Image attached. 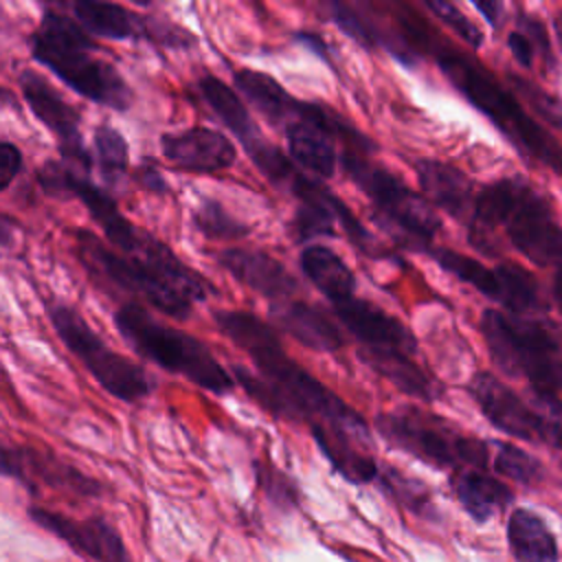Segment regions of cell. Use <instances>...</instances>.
<instances>
[{
  "label": "cell",
  "instance_id": "cell-1",
  "mask_svg": "<svg viewBox=\"0 0 562 562\" xmlns=\"http://www.w3.org/2000/svg\"><path fill=\"white\" fill-rule=\"evenodd\" d=\"M213 321L252 360L257 373L235 364L233 375L261 408L274 417L307 424L310 430L323 428L371 446L367 419L294 362L268 323L244 310H215Z\"/></svg>",
  "mask_w": 562,
  "mask_h": 562
},
{
  "label": "cell",
  "instance_id": "cell-2",
  "mask_svg": "<svg viewBox=\"0 0 562 562\" xmlns=\"http://www.w3.org/2000/svg\"><path fill=\"white\" fill-rule=\"evenodd\" d=\"M397 22L402 24L404 37L411 42V46L415 50L422 48L432 55L450 83L479 112H483L516 147L562 176V145H558L529 114H525L518 101L505 88H501L485 72V68L437 40L435 33L415 15L402 13Z\"/></svg>",
  "mask_w": 562,
  "mask_h": 562
},
{
  "label": "cell",
  "instance_id": "cell-3",
  "mask_svg": "<svg viewBox=\"0 0 562 562\" xmlns=\"http://www.w3.org/2000/svg\"><path fill=\"white\" fill-rule=\"evenodd\" d=\"M29 44L31 57L79 97L114 112L132 108L134 92L130 83L112 61L97 55L101 53L99 46L75 18L53 7L46 9Z\"/></svg>",
  "mask_w": 562,
  "mask_h": 562
},
{
  "label": "cell",
  "instance_id": "cell-4",
  "mask_svg": "<svg viewBox=\"0 0 562 562\" xmlns=\"http://www.w3.org/2000/svg\"><path fill=\"white\" fill-rule=\"evenodd\" d=\"M470 241L490 255L487 233L505 226L512 246L538 266L562 259V228L549 204L520 178H503L476 193L470 217Z\"/></svg>",
  "mask_w": 562,
  "mask_h": 562
},
{
  "label": "cell",
  "instance_id": "cell-5",
  "mask_svg": "<svg viewBox=\"0 0 562 562\" xmlns=\"http://www.w3.org/2000/svg\"><path fill=\"white\" fill-rule=\"evenodd\" d=\"M112 323L121 338L145 360L182 375L213 395H228L235 389L233 375L217 362L211 349L182 329L156 321L140 303L127 301L116 307Z\"/></svg>",
  "mask_w": 562,
  "mask_h": 562
},
{
  "label": "cell",
  "instance_id": "cell-6",
  "mask_svg": "<svg viewBox=\"0 0 562 562\" xmlns=\"http://www.w3.org/2000/svg\"><path fill=\"white\" fill-rule=\"evenodd\" d=\"M340 165L349 180L371 200L384 228L411 248L426 252L432 248L441 220L422 193H415L400 176L373 162L369 154L342 149Z\"/></svg>",
  "mask_w": 562,
  "mask_h": 562
},
{
  "label": "cell",
  "instance_id": "cell-7",
  "mask_svg": "<svg viewBox=\"0 0 562 562\" xmlns=\"http://www.w3.org/2000/svg\"><path fill=\"white\" fill-rule=\"evenodd\" d=\"M373 426L389 446L432 468L481 470L487 463V446L481 439L461 435L446 419L413 404L378 413Z\"/></svg>",
  "mask_w": 562,
  "mask_h": 562
},
{
  "label": "cell",
  "instance_id": "cell-8",
  "mask_svg": "<svg viewBox=\"0 0 562 562\" xmlns=\"http://www.w3.org/2000/svg\"><path fill=\"white\" fill-rule=\"evenodd\" d=\"M481 331L492 362L503 373L525 375L542 395L562 389V353L544 327L498 310H485Z\"/></svg>",
  "mask_w": 562,
  "mask_h": 562
},
{
  "label": "cell",
  "instance_id": "cell-9",
  "mask_svg": "<svg viewBox=\"0 0 562 562\" xmlns=\"http://www.w3.org/2000/svg\"><path fill=\"white\" fill-rule=\"evenodd\" d=\"M46 314L66 349L83 362L108 395L125 404H136L154 391V382L145 369L110 349L72 305L50 303Z\"/></svg>",
  "mask_w": 562,
  "mask_h": 562
},
{
  "label": "cell",
  "instance_id": "cell-10",
  "mask_svg": "<svg viewBox=\"0 0 562 562\" xmlns=\"http://www.w3.org/2000/svg\"><path fill=\"white\" fill-rule=\"evenodd\" d=\"M72 237L75 252L92 277L108 279V283L138 299H145L154 310L169 318H189L193 303L151 263L140 257H125L114 252L88 228H75Z\"/></svg>",
  "mask_w": 562,
  "mask_h": 562
},
{
  "label": "cell",
  "instance_id": "cell-11",
  "mask_svg": "<svg viewBox=\"0 0 562 562\" xmlns=\"http://www.w3.org/2000/svg\"><path fill=\"white\" fill-rule=\"evenodd\" d=\"M18 88L22 92L24 103L33 112V116L55 134L59 154L64 162L77 169L81 176H88L92 169V156L83 145V134L79 130L81 114L68 103L61 92L37 70L24 68L18 72Z\"/></svg>",
  "mask_w": 562,
  "mask_h": 562
},
{
  "label": "cell",
  "instance_id": "cell-12",
  "mask_svg": "<svg viewBox=\"0 0 562 562\" xmlns=\"http://www.w3.org/2000/svg\"><path fill=\"white\" fill-rule=\"evenodd\" d=\"M342 327L360 345V351H395L413 356L417 338L408 325L358 294L331 305Z\"/></svg>",
  "mask_w": 562,
  "mask_h": 562
},
{
  "label": "cell",
  "instance_id": "cell-13",
  "mask_svg": "<svg viewBox=\"0 0 562 562\" xmlns=\"http://www.w3.org/2000/svg\"><path fill=\"white\" fill-rule=\"evenodd\" d=\"M162 158L184 173H220L235 165V143L213 127H189L160 136Z\"/></svg>",
  "mask_w": 562,
  "mask_h": 562
},
{
  "label": "cell",
  "instance_id": "cell-14",
  "mask_svg": "<svg viewBox=\"0 0 562 562\" xmlns=\"http://www.w3.org/2000/svg\"><path fill=\"white\" fill-rule=\"evenodd\" d=\"M29 516L92 562H132L119 531L105 518L77 520L44 507H29Z\"/></svg>",
  "mask_w": 562,
  "mask_h": 562
},
{
  "label": "cell",
  "instance_id": "cell-15",
  "mask_svg": "<svg viewBox=\"0 0 562 562\" xmlns=\"http://www.w3.org/2000/svg\"><path fill=\"white\" fill-rule=\"evenodd\" d=\"M2 472L15 476L22 483L40 481L48 487L64 490L79 496H99L103 485L92 476L83 474L72 463H66L57 454L37 450V448H11L2 450Z\"/></svg>",
  "mask_w": 562,
  "mask_h": 562
},
{
  "label": "cell",
  "instance_id": "cell-16",
  "mask_svg": "<svg viewBox=\"0 0 562 562\" xmlns=\"http://www.w3.org/2000/svg\"><path fill=\"white\" fill-rule=\"evenodd\" d=\"M217 263L235 281L261 294L270 303L290 301L301 290L296 277L279 259L263 250L224 248L217 252Z\"/></svg>",
  "mask_w": 562,
  "mask_h": 562
},
{
  "label": "cell",
  "instance_id": "cell-17",
  "mask_svg": "<svg viewBox=\"0 0 562 562\" xmlns=\"http://www.w3.org/2000/svg\"><path fill=\"white\" fill-rule=\"evenodd\" d=\"M468 393L479 404L481 413L498 430L516 437L536 441L538 419L533 406H527L507 384L487 371H479L468 382Z\"/></svg>",
  "mask_w": 562,
  "mask_h": 562
},
{
  "label": "cell",
  "instance_id": "cell-18",
  "mask_svg": "<svg viewBox=\"0 0 562 562\" xmlns=\"http://www.w3.org/2000/svg\"><path fill=\"white\" fill-rule=\"evenodd\" d=\"M413 169L422 187V195L450 217L470 222L474 211V184L454 165L435 158H415Z\"/></svg>",
  "mask_w": 562,
  "mask_h": 562
},
{
  "label": "cell",
  "instance_id": "cell-19",
  "mask_svg": "<svg viewBox=\"0 0 562 562\" xmlns=\"http://www.w3.org/2000/svg\"><path fill=\"white\" fill-rule=\"evenodd\" d=\"M270 321L290 334L299 345L316 353H334L345 345L340 327L318 307L290 299L281 303H270Z\"/></svg>",
  "mask_w": 562,
  "mask_h": 562
},
{
  "label": "cell",
  "instance_id": "cell-20",
  "mask_svg": "<svg viewBox=\"0 0 562 562\" xmlns=\"http://www.w3.org/2000/svg\"><path fill=\"white\" fill-rule=\"evenodd\" d=\"M72 18L94 37L105 40H147V13H136L123 4L77 0L70 4Z\"/></svg>",
  "mask_w": 562,
  "mask_h": 562
},
{
  "label": "cell",
  "instance_id": "cell-21",
  "mask_svg": "<svg viewBox=\"0 0 562 562\" xmlns=\"http://www.w3.org/2000/svg\"><path fill=\"white\" fill-rule=\"evenodd\" d=\"M299 268L305 279L331 303L356 296V274L345 259L323 244H307L299 252Z\"/></svg>",
  "mask_w": 562,
  "mask_h": 562
},
{
  "label": "cell",
  "instance_id": "cell-22",
  "mask_svg": "<svg viewBox=\"0 0 562 562\" xmlns=\"http://www.w3.org/2000/svg\"><path fill=\"white\" fill-rule=\"evenodd\" d=\"M195 90L202 97V101L211 108V112L222 121V125L228 127V132L244 145V149L263 138L246 103L239 99L237 90L231 88L226 81L206 72L195 81Z\"/></svg>",
  "mask_w": 562,
  "mask_h": 562
},
{
  "label": "cell",
  "instance_id": "cell-23",
  "mask_svg": "<svg viewBox=\"0 0 562 562\" xmlns=\"http://www.w3.org/2000/svg\"><path fill=\"white\" fill-rule=\"evenodd\" d=\"M233 83L239 94L246 97V101L274 127L283 130L292 119L296 110V97H292L274 77L252 70V68H239L233 72Z\"/></svg>",
  "mask_w": 562,
  "mask_h": 562
},
{
  "label": "cell",
  "instance_id": "cell-24",
  "mask_svg": "<svg viewBox=\"0 0 562 562\" xmlns=\"http://www.w3.org/2000/svg\"><path fill=\"white\" fill-rule=\"evenodd\" d=\"M358 358L371 367L375 373L386 378L397 391L406 393L408 397L432 402L441 395V384H437L428 373L422 371L413 356L395 353V351H360Z\"/></svg>",
  "mask_w": 562,
  "mask_h": 562
},
{
  "label": "cell",
  "instance_id": "cell-25",
  "mask_svg": "<svg viewBox=\"0 0 562 562\" xmlns=\"http://www.w3.org/2000/svg\"><path fill=\"white\" fill-rule=\"evenodd\" d=\"M288 154L294 165L310 171L318 180H327L336 171V147L334 140L318 127L305 121H290L283 127Z\"/></svg>",
  "mask_w": 562,
  "mask_h": 562
},
{
  "label": "cell",
  "instance_id": "cell-26",
  "mask_svg": "<svg viewBox=\"0 0 562 562\" xmlns=\"http://www.w3.org/2000/svg\"><path fill=\"white\" fill-rule=\"evenodd\" d=\"M452 490L463 509L479 522L487 520L512 501V490L481 470H459L452 476Z\"/></svg>",
  "mask_w": 562,
  "mask_h": 562
},
{
  "label": "cell",
  "instance_id": "cell-27",
  "mask_svg": "<svg viewBox=\"0 0 562 562\" xmlns=\"http://www.w3.org/2000/svg\"><path fill=\"white\" fill-rule=\"evenodd\" d=\"M507 540L520 562H555L558 544L544 520L529 509H514L507 520Z\"/></svg>",
  "mask_w": 562,
  "mask_h": 562
},
{
  "label": "cell",
  "instance_id": "cell-28",
  "mask_svg": "<svg viewBox=\"0 0 562 562\" xmlns=\"http://www.w3.org/2000/svg\"><path fill=\"white\" fill-rule=\"evenodd\" d=\"M498 281V303H503L514 316L533 312L540 307L538 283L529 270L518 263H498L494 268Z\"/></svg>",
  "mask_w": 562,
  "mask_h": 562
},
{
  "label": "cell",
  "instance_id": "cell-29",
  "mask_svg": "<svg viewBox=\"0 0 562 562\" xmlns=\"http://www.w3.org/2000/svg\"><path fill=\"white\" fill-rule=\"evenodd\" d=\"M191 224L202 237L213 241H237L250 235V226L228 213V209L215 198H204L193 209Z\"/></svg>",
  "mask_w": 562,
  "mask_h": 562
},
{
  "label": "cell",
  "instance_id": "cell-30",
  "mask_svg": "<svg viewBox=\"0 0 562 562\" xmlns=\"http://www.w3.org/2000/svg\"><path fill=\"white\" fill-rule=\"evenodd\" d=\"M428 255L448 274H452L459 281L472 285L474 290H479L487 299H494V301L498 299V281H496L494 270H490L483 263H479L476 259H472L468 255H461L457 250H450V248H430Z\"/></svg>",
  "mask_w": 562,
  "mask_h": 562
},
{
  "label": "cell",
  "instance_id": "cell-31",
  "mask_svg": "<svg viewBox=\"0 0 562 562\" xmlns=\"http://www.w3.org/2000/svg\"><path fill=\"white\" fill-rule=\"evenodd\" d=\"M92 149H94V162L99 167L101 178L108 184L119 182L125 176L130 165V147L125 136L116 127L108 123H99L92 134Z\"/></svg>",
  "mask_w": 562,
  "mask_h": 562
},
{
  "label": "cell",
  "instance_id": "cell-32",
  "mask_svg": "<svg viewBox=\"0 0 562 562\" xmlns=\"http://www.w3.org/2000/svg\"><path fill=\"white\" fill-rule=\"evenodd\" d=\"M494 470L518 483H536L542 476V465L529 452L512 443H501L494 457Z\"/></svg>",
  "mask_w": 562,
  "mask_h": 562
},
{
  "label": "cell",
  "instance_id": "cell-33",
  "mask_svg": "<svg viewBox=\"0 0 562 562\" xmlns=\"http://www.w3.org/2000/svg\"><path fill=\"white\" fill-rule=\"evenodd\" d=\"M378 479L382 481L384 490H389V494L393 498H397L402 505H406L408 509H413L417 514H424L426 509H430V496L419 481L404 476L395 468H386L384 472H380Z\"/></svg>",
  "mask_w": 562,
  "mask_h": 562
},
{
  "label": "cell",
  "instance_id": "cell-34",
  "mask_svg": "<svg viewBox=\"0 0 562 562\" xmlns=\"http://www.w3.org/2000/svg\"><path fill=\"white\" fill-rule=\"evenodd\" d=\"M426 9L430 13H435V18H439L454 35H459L468 46L479 48L483 44V33L479 31V26L474 22H470L465 18V13L461 9H457L454 4L446 2V0H432L426 2Z\"/></svg>",
  "mask_w": 562,
  "mask_h": 562
},
{
  "label": "cell",
  "instance_id": "cell-35",
  "mask_svg": "<svg viewBox=\"0 0 562 562\" xmlns=\"http://www.w3.org/2000/svg\"><path fill=\"white\" fill-rule=\"evenodd\" d=\"M538 419V441L562 448V404L553 395L536 393L531 402Z\"/></svg>",
  "mask_w": 562,
  "mask_h": 562
},
{
  "label": "cell",
  "instance_id": "cell-36",
  "mask_svg": "<svg viewBox=\"0 0 562 562\" xmlns=\"http://www.w3.org/2000/svg\"><path fill=\"white\" fill-rule=\"evenodd\" d=\"M70 173H72V167L68 162L50 158L37 167L35 180L46 195L66 200L70 198Z\"/></svg>",
  "mask_w": 562,
  "mask_h": 562
},
{
  "label": "cell",
  "instance_id": "cell-37",
  "mask_svg": "<svg viewBox=\"0 0 562 562\" xmlns=\"http://www.w3.org/2000/svg\"><path fill=\"white\" fill-rule=\"evenodd\" d=\"M257 472H259L257 476H259L261 490L266 492V496L274 505H279V507H294L299 503L296 487L292 485V481L283 472H279V470H274L270 465H259Z\"/></svg>",
  "mask_w": 562,
  "mask_h": 562
},
{
  "label": "cell",
  "instance_id": "cell-38",
  "mask_svg": "<svg viewBox=\"0 0 562 562\" xmlns=\"http://www.w3.org/2000/svg\"><path fill=\"white\" fill-rule=\"evenodd\" d=\"M512 81L516 83V88H520V92L525 94V99L536 108V112H538L540 119H544V121H549L551 125H555V127L562 130V108H560L549 94H544L542 90H538L536 86H531V83L525 81V79L512 77Z\"/></svg>",
  "mask_w": 562,
  "mask_h": 562
},
{
  "label": "cell",
  "instance_id": "cell-39",
  "mask_svg": "<svg viewBox=\"0 0 562 562\" xmlns=\"http://www.w3.org/2000/svg\"><path fill=\"white\" fill-rule=\"evenodd\" d=\"M132 178L147 193H154V195H167L169 193L167 178L162 176V171L158 169V165L149 156H145V160L134 169Z\"/></svg>",
  "mask_w": 562,
  "mask_h": 562
},
{
  "label": "cell",
  "instance_id": "cell-40",
  "mask_svg": "<svg viewBox=\"0 0 562 562\" xmlns=\"http://www.w3.org/2000/svg\"><path fill=\"white\" fill-rule=\"evenodd\" d=\"M22 165H24V158H22L20 147L11 140H2V145H0V176H2L0 189L2 191H7L13 184V180L22 171Z\"/></svg>",
  "mask_w": 562,
  "mask_h": 562
},
{
  "label": "cell",
  "instance_id": "cell-41",
  "mask_svg": "<svg viewBox=\"0 0 562 562\" xmlns=\"http://www.w3.org/2000/svg\"><path fill=\"white\" fill-rule=\"evenodd\" d=\"M507 46H509V50L514 53V57H516V61L520 66L529 68L533 64V44H531V40L525 33H518V31L509 33Z\"/></svg>",
  "mask_w": 562,
  "mask_h": 562
},
{
  "label": "cell",
  "instance_id": "cell-42",
  "mask_svg": "<svg viewBox=\"0 0 562 562\" xmlns=\"http://www.w3.org/2000/svg\"><path fill=\"white\" fill-rule=\"evenodd\" d=\"M294 40L299 42V44H303L305 48H310L314 55H318L321 59H325L327 64H331V59H329V46H327V42L323 40V35H318V33H312V31H296L294 33Z\"/></svg>",
  "mask_w": 562,
  "mask_h": 562
},
{
  "label": "cell",
  "instance_id": "cell-43",
  "mask_svg": "<svg viewBox=\"0 0 562 562\" xmlns=\"http://www.w3.org/2000/svg\"><path fill=\"white\" fill-rule=\"evenodd\" d=\"M474 7H476V11L483 13V18H485L492 26L498 24V13H501V4H498V2H474Z\"/></svg>",
  "mask_w": 562,
  "mask_h": 562
},
{
  "label": "cell",
  "instance_id": "cell-44",
  "mask_svg": "<svg viewBox=\"0 0 562 562\" xmlns=\"http://www.w3.org/2000/svg\"><path fill=\"white\" fill-rule=\"evenodd\" d=\"M553 299L558 307L562 310V259L555 263V274H553Z\"/></svg>",
  "mask_w": 562,
  "mask_h": 562
}]
</instances>
